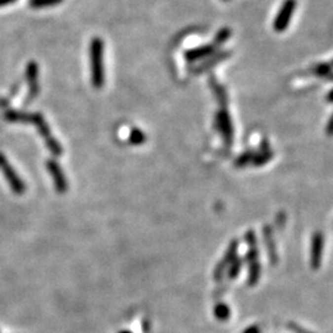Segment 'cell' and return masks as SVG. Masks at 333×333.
Listing matches in <instances>:
<instances>
[{
    "instance_id": "cell-14",
    "label": "cell",
    "mask_w": 333,
    "mask_h": 333,
    "mask_svg": "<svg viewBox=\"0 0 333 333\" xmlns=\"http://www.w3.org/2000/svg\"><path fill=\"white\" fill-rule=\"evenodd\" d=\"M210 57H211V58H210L209 61L206 62V63H202L201 66H199L196 69H194L195 73H200V72L205 71V69H207V68H210V67L214 66V63H216V62L221 61V59H223V58H227V57H228V52H221V53H215V54H212V56H210Z\"/></svg>"
},
{
    "instance_id": "cell-5",
    "label": "cell",
    "mask_w": 333,
    "mask_h": 333,
    "mask_svg": "<svg viewBox=\"0 0 333 333\" xmlns=\"http://www.w3.org/2000/svg\"><path fill=\"white\" fill-rule=\"evenodd\" d=\"M0 169H1L2 174H4L5 179L9 183L10 187H11L12 191L17 195H22L25 192V185L22 183V180L20 179L19 175L16 174V172L14 170V168L10 165V163L7 162L6 158L0 153Z\"/></svg>"
},
{
    "instance_id": "cell-15",
    "label": "cell",
    "mask_w": 333,
    "mask_h": 333,
    "mask_svg": "<svg viewBox=\"0 0 333 333\" xmlns=\"http://www.w3.org/2000/svg\"><path fill=\"white\" fill-rule=\"evenodd\" d=\"M64 0H29V5L32 9H46L62 4Z\"/></svg>"
},
{
    "instance_id": "cell-16",
    "label": "cell",
    "mask_w": 333,
    "mask_h": 333,
    "mask_svg": "<svg viewBox=\"0 0 333 333\" xmlns=\"http://www.w3.org/2000/svg\"><path fill=\"white\" fill-rule=\"evenodd\" d=\"M214 315L217 320L220 321H227L231 316V310H229L228 306L226 303H217L214 308Z\"/></svg>"
},
{
    "instance_id": "cell-22",
    "label": "cell",
    "mask_w": 333,
    "mask_h": 333,
    "mask_svg": "<svg viewBox=\"0 0 333 333\" xmlns=\"http://www.w3.org/2000/svg\"><path fill=\"white\" fill-rule=\"evenodd\" d=\"M285 221H286V215L284 211H280L278 215H276L275 219V226L278 229H283L284 226H285Z\"/></svg>"
},
{
    "instance_id": "cell-3",
    "label": "cell",
    "mask_w": 333,
    "mask_h": 333,
    "mask_svg": "<svg viewBox=\"0 0 333 333\" xmlns=\"http://www.w3.org/2000/svg\"><path fill=\"white\" fill-rule=\"evenodd\" d=\"M214 128L221 135L223 140V145L226 148H229L233 143V125H232L231 116H229L227 106H221L215 115Z\"/></svg>"
},
{
    "instance_id": "cell-23",
    "label": "cell",
    "mask_w": 333,
    "mask_h": 333,
    "mask_svg": "<svg viewBox=\"0 0 333 333\" xmlns=\"http://www.w3.org/2000/svg\"><path fill=\"white\" fill-rule=\"evenodd\" d=\"M289 327H290V330H293L295 333H312V332H308L307 330H305V328H302L301 326L296 325V323H294V322L289 323Z\"/></svg>"
},
{
    "instance_id": "cell-24",
    "label": "cell",
    "mask_w": 333,
    "mask_h": 333,
    "mask_svg": "<svg viewBox=\"0 0 333 333\" xmlns=\"http://www.w3.org/2000/svg\"><path fill=\"white\" fill-rule=\"evenodd\" d=\"M242 333H261V332H260V328H259L258 326L253 325V326H249L248 328H246V330H244Z\"/></svg>"
},
{
    "instance_id": "cell-19",
    "label": "cell",
    "mask_w": 333,
    "mask_h": 333,
    "mask_svg": "<svg viewBox=\"0 0 333 333\" xmlns=\"http://www.w3.org/2000/svg\"><path fill=\"white\" fill-rule=\"evenodd\" d=\"M254 153L256 152H252V150H247V152L242 153L241 155L237 157L236 162H234V165H236L237 168H243V167H247L248 164H252Z\"/></svg>"
},
{
    "instance_id": "cell-28",
    "label": "cell",
    "mask_w": 333,
    "mask_h": 333,
    "mask_svg": "<svg viewBox=\"0 0 333 333\" xmlns=\"http://www.w3.org/2000/svg\"><path fill=\"white\" fill-rule=\"evenodd\" d=\"M223 1H228V0H223Z\"/></svg>"
},
{
    "instance_id": "cell-8",
    "label": "cell",
    "mask_w": 333,
    "mask_h": 333,
    "mask_svg": "<svg viewBox=\"0 0 333 333\" xmlns=\"http://www.w3.org/2000/svg\"><path fill=\"white\" fill-rule=\"evenodd\" d=\"M323 244H325V237L322 232L316 231L311 238V252H310V264L312 269H318L322 260Z\"/></svg>"
},
{
    "instance_id": "cell-9",
    "label": "cell",
    "mask_w": 333,
    "mask_h": 333,
    "mask_svg": "<svg viewBox=\"0 0 333 333\" xmlns=\"http://www.w3.org/2000/svg\"><path fill=\"white\" fill-rule=\"evenodd\" d=\"M26 80L29 83V93L30 100L34 99L38 94V64L36 62L31 61L26 66Z\"/></svg>"
},
{
    "instance_id": "cell-12",
    "label": "cell",
    "mask_w": 333,
    "mask_h": 333,
    "mask_svg": "<svg viewBox=\"0 0 333 333\" xmlns=\"http://www.w3.org/2000/svg\"><path fill=\"white\" fill-rule=\"evenodd\" d=\"M271 158H273V152H271L270 147H269L268 140H266V138H263L260 143V147H259V150L254 153L252 165H254V167H261V165L266 164Z\"/></svg>"
},
{
    "instance_id": "cell-2",
    "label": "cell",
    "mask_w": 333,
    "mask_h": 333,
    "mask_svg": "<svg viewBox=\"0 0 333 333\" xmlns=\"http://www.w3.org/2000/svg\"><path fill=\"white\" fill-rule=\"evenodd\" d=\"M248 246V252H247L246 260L248 261V285L256 286L258 284L259 278H260V263H259V251L258 244H257V236L254 231L249 229L244 236Z\"/></svg>"
},
{
    "instance_id": "cell-26",
    "label": "cell",
    "mask_w": 333,
    "mask_h": 333,
    "mask_svg": "<svg viewBox=\"0 0 333 333\" xmlns=\"http://www.w3.org/2000/svg\"><path fill=\"white\" fill-rule=\"evenodd\" d=\"M327 133L328 135H332V120H328V125H327Z\"/></svg>"
},
{
    "instance_id": "cell-17",
    "label": "cell",
    "mask_w": 333,
    "mask_h": 333,
    "mask_svg": "<svg viewBox=\"0 0 333 333\" xmlns=\"http://www.w3.org/2000/svg\"><path fill=\"white\" fill-rule=\"evenodd\" d=\"M242 265H243V258H239V257H236L234 260L229 264L228 266V271H227V275H228V279H236L238 276V274L241 273L242 270Z\"/></svg>"
},
{
    "instance_id": "cell-18",
    "label": "cell",
    "mask_w": 333,
    "mask_h": 333,
    "mask_svg": "<svg viewBox=\"0 0 333 333\" xmlns=\"http://www.w3.org/2000/svg\"><path fill=\"white\" fill-rule=\"evenodd\" d=\"M147 140V136L145 135L142 130L140 128H132L130 133V142L131 145H136V146H141L145 143V141Z\"/></svg>"
},
{
    "instance_id": "cell-1",
    "label": "cell",
    "mask_w": 333,
    "mask_h": 333,
    "mask_svg": "<svg viewBox=\"0 0 333 333\" xmlns=\"http://www.w3.org/2000/svg\"><path fill=\"white\" fill-rule=\"evenodd\" d=\"M90 71H91V84L95 89L103 88L104 81V41L100 37H94L90 42Z\"/></svg>"
},
{
    "instance_id": "cell-20",
    "label": "cell",
    "mask_w": 333,
    "mask_h": 333,
    "mask_svg": "<svg viewBox=\"0 0 333 333\" xmlns=\"http://www.w3.org/2000/svg\"><path fill=\"white\" fill-rule=\"evenodd\" d=\"M231 34H232V32H231V30L228 29V27H223V29L220 30V31L217 32L216 37H215V42H214L215 46L219 47L220 44L224 43V42H226L227 39L231 37Z\"/></svg>"
},
{
    "instance_id": "cell-27",
    "label": "cell",
    "mask_w": 333,
    "mask_h": 333,
    "mask_svg": "<svg viewBox=\"0 0 333 333\" xmlns=\"http://www.w3.org/2000/svg\"><path fill=\"white\" fill-rule=\"evenodd\" d=\"M120 333H132V332H130V331H121Z\"/></svg>"
},
{
    "instance_id": "cell-4",
    "label": "cell",
    "mask_w": 333,
    "mask_h": 333,
    "mask_svg": "<svg viewBox=\"0 0 333 333\" xmlns=\"http://www.w3.org/2000/svg\"><path fill=\"white\" fill-rule=\"evenodd\" d=\"M296 4H297L296 0H284L280 10L278 11L276 17L273 21L274 31L280 34V32H284L288 29L291 17H293L294 12L296 10Z\"/></svg>"
},
{
    "instance_id": "cell-7",
    "label": "cell",
    "mask_w": 333,
    "mask_h": 333,
    "mask_svg": "<svg viewBox=\"0 0 333 333\" xmlns=\"http://www.w3.org/2000/svg\"><path fill=\"white\" fill-rule=\"evenodd\" d=\"M46 167L48 169L49 174H51L52 179H53L54 187H56L57 191L59 194H64L68 190V182H67V178L64 175L63 170H62L61 165L58 164L57 160L48 159L46 162Z\"/></svg>"
},
{
    "instance_id": "cell-10",
    "label": "cell",
    "mask_w": 333,
    "mask_h": 333,
    "mask_svg": "<svg viewBox=\"0 0 333 333\" xmlns=\"http://www.w3.org/2000/svg\"><path fill=\"white\" fill-rule=\"evenodd\" d=\"M217 47L214 43L211 44H205V46L195 47V48L187 49L185 51L184 57L187 62H195L199 61V59L206 58V57L212 56V54L216 53Z\"/></svg>"
},
{
    "instance_id": "cell-13",
    "label": "cell",
    "mask_w": 333,
    "mask_h": 333,
    "mask_svg": "<svg viewBox=\"0 0 333 333\" xmlns=\"http://www.w3.org/2000/svg\"><path fill=\"white\" fill-rule=\"evenodd\" d=\"M210 86H211L212 91H214L215 96H216V99L219 100L220 105L221 106H227V94H226V90H224V88L222 85H220L219 83H217L216 79L214 78V76H211L210 78Z\"/></svg>"
},
{
    "instance_id": "cell-21",
    "label": "cell",
    "mask_w": 333,
    "mask_h": 333,
    "mask_svg": "<svg viewBox=\"0 0 333 333\" xmlns=\"http://www.w3.org/2000/svg\"><path fill=\"white\" fill-rule=\"evenodd\" d=\"M316 75L321 76V78H327L331 79V73H332V69H331V66L328 63H322L318 64L315 69H313Z\"/></svg>"
},
{
    "instance_id": "cell-11",
    "label": "cell",
    "mask_w": 333,
    "mask_h": 333,
    "mask_svg": "<svg viewBox=\"0 0 333 333\" xmlns=\"http://www.w3.org/2000/svg\"><path fill=\"white\" fill-rule=\"evenodd\" d=\"M263 238L264 243H265L266 251H268V257L269 260H270L271 265H276L279 260L278 252H276V246H275V239H274V233L273 229L269 224L263 227Z\"/></svg>"
},
{
    "instance_id": "cell-6",
    "label": "cell",
    "mask_w": 333,
    "mask_h": 333,
    "mask_svg": "<svg viewBox=\"0 0 333 333\" xmlns=\"http://www.w3.org/2000/svg\"><path fill=\"white\" fill-rule=\"evenodd\" d=\"M237 252H238V241L237 239H232L229 242L228 247L226 249V253H224L223 258L219 261L216 266L214 269V278L216 280H221L222 276H223L224 270L229 266V264L234 260V258L237 257Z\"/></svg>"
},
{
    "instance_id": "cell-25",
    "label": "cell",
    "mask_w": 333,
    "mask_h": 333,
    "mask_svg": "<svg viewBox=\"0 0 333 333\" xmlns=\"http://www.w3.org/2000/svg\"><path fill=\"white\" fill-rule=\"evenodd\" d=\"M15 1H16V0H0V7L6 6V5L12 4V2H15Z\"/></svg>"
}]
</instances>
